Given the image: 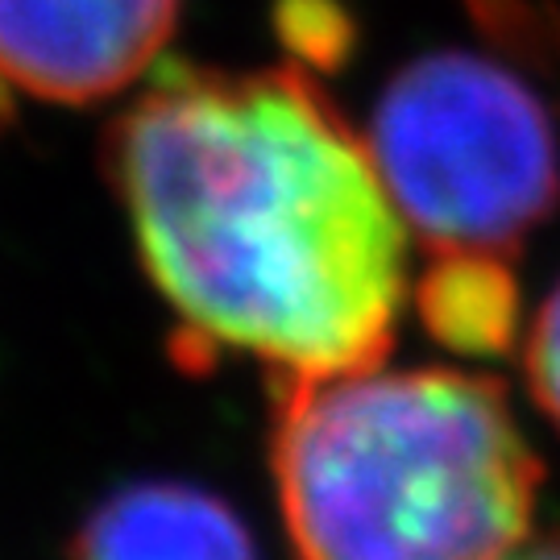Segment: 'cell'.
<instances>
[{"mask_svg":"<svg viewBox=\"0 0 560 560\" xmlns=\"http://www.w3.org/2000/svg\"><path fill=\"white\" fill-rule=\"evenodd\" d=\"M108 179L183 365L245 353L316 378L386 358L407 224L307 67H175L108 129Z\"/></svg>","mask_w":560,"mask_h":560,"instance_id":"cell-1","label":"cell"},{"mask_svg":"<svg viewBox=\"0 0 560 560\" xmlns=\"http://www.w3.org/2000/svg\"><path fill=\"white\" fill-rule=\"evenodd\" d=\"M270 474L300 560H502L544 478L502 382L441 365L275 374Z\"/></svg>","mask_w":560,"mask_h":560,"instance_id":"cell-2","label":"cell"},{"mask_svg":"<svg viewBox=\"0 0 560 560\" xmlns=\"http://www.w3.org/2000/svg\"><path fill=\"white\" fill-rule=\"evenodd\" d=\"M370 154L428 249L511 254L560 203L557 129L499 62L436 50L386 83Z\"/></svg>","mask_w":560,"mask_h":560,"instance_id":"cell-3","label":"cell"},{"mask_svg":"<svg viewBox=\"0 0 560 560\" xmlns=\"http://www.w3.org/2000/svg\"><path fill=\"white\" fill-rule=\"evenodd\" d=\"M179 21V0H0V88L96 104L138 83Z\"/></svg>","mask_w":560,"mask_h":560,"instance_id":"cell-4","label":"cell"},{"mask_svg":"<svg viewBox=\"0 0 560 560\" xmlns=\"http://www.w3.org/2000/svg\"><path fill=\"white\" fill-rule=\"evenodd\" d=\"M67 560H258L237 511L196 481H125L67 544Z\"/></svg>","mask_w":560,"mask_h":560,"instance_id":"cell-5","label":"cell"},{"mask_svg":"<svg viewBox=\"0 0 560 560\" xmlns=\"http://www.w3.org/2000/svg\"><path fill=\"white\" fill-rule=\"evenodd\" d=\"M411 303L423 332L460 358H506L520 340V282L494 249H432Z\"/></svg>","mask_w":560,"mask_h":560,"instance_id":"cell-6","label":"cell"},{"mask_svg":"<svg viewBox=\"0 0 560 560\" xmlns=\"http://www.w3.org/2000/svg\"><path fill=\"white\" fill-rule=\"evenodd\" d=\"M279 38L300 59V67L337 71L353 55V18L345 13L340 0H279Z\"/></svg>","mask_w":560,"mask_h":560,"instance_id":"cell-7","label":"cell"},{"mask_svg":"<svg viewBox=\"0 0 560 560\" xmlns=\"http://www.w3.org/2000/svg\"><path fill=\"white\" fill-rule=\"evenodd\" d=\"M523 374H527V390H532L536 407L560 432V282L527 328Z\"/></svg>","mask_w":560,"mask_h":560,"instance_id":"cell-8","label":"cell"},{"mask_svg":"<svg viewBox=\"0 0 560 560\" xmlns=\"http://www.w3.org/2000/svg\"><path fill=\"white\" fill-rule=\"evenodd\" d=\"M502 560H560V532H548L540 540H523L515 552H506Z\"/></svg>","mask_w":560,"mask_h":560,"instance_id":"cell-9","label":"cell"}]
</instances>
